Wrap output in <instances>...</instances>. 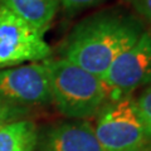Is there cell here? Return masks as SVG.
Segmentation results:
<instances>
[{"label":"cell","instance_id":"1","mask_svg":"<svg viewBox=\"0 0 151 151\" xmlns=\"http://www.w3.org/2000/svg\"><path fill=\"white\" fill-rule=\"evenodd\" d=\"M145 30L142 22L119 10H103L73 28L60 48V58L102 77L112 62Z\"/></svg>","mask_w":151,"mask_h":151},{"label":"cell","instance_id":"2","mask_svg":"<svg viewBox=\"0 0 151 151\" xmlns=\"http://www.w3.org/2000/svg\"><path fill=\"white\" fill-rule=\"evenodd\" d=\"M49 77L52 102L70 120L97 116L108 101V92L98 76L64 58L44 60Z\"/></svg>","mask_w":151,"mask_h":151},{"label":"cell","instance_id":"3","mask_svg":"<svg viewBox=\"0 0 151 151\" xmlns=\"http://www.w3.org/2000/svg\"><path fill=\"white\" fill-rule=\"evenodd\" d=\"M94 132L103 151H149L151 149V140L131 96L108 100L97 113Z\"/></svg>","mask_w":151,"mask_h":151},{"label":"cell","instance_id":"4","mask_svg":"<svg viewBox=\"0 0 151 151\" xmlns=\"http://www.w3.org/2000/svg\"><path fill=\"white\" fill-rule=\"evenodd\" d=\"M101 79L108 100H117L151 84V30L145 29L130 48L117 57Z\"/></svg>","mask_w":151,"mask_h":151},{"label":"cell","instance_id":"5","mask_svg":"<svg viewBox=\"0 0 151 151\" xmlns=\"http://www.w3.org/2000/svg\"><path fill=\"white\" fill-rule=\"evenodd\" d=\"M50 54L44 33L0 6V69L42 62Z\"/></svg>","mask_w":151,"mask_h":151},{"label":"cell","instance_id":"6","mask_svg":"<svg viewBox=\"0 0 151 151\" xmlns=\"http://www.w3.org/2000/svg\"><path fill=\"white\" fill-rule=\"evenodd\" d=\"M0 101L27 111L52 102L44 60L0 69Z\"/></svg>","mask_w":151,"mask_h":151},{"label":"cell","instance_id":"7","mask_svg":"<svg viewBox=\"0 0 151 151\" xmlns=\"http://www.w3.org/2000/svg\"><path fill=\"white\" fill-rule=\"evenodd\" d=\"M37 151H103L88 120L54 124L38 135Z\"/></svg>","mask_w":151,"mask_h":151},{"label":"cell","instance_id":"8","mask_svg":"<svg viewBox=\"0 0 151 151\" xmlns=\"http://www.w3.org/2000/svg\"><path fill=\"white\" fill-rule=\"evenodd\" d=\"M0 6L45 34L54 20L59 4L57 0H0Z\"/></svg>","mask_w":151,"mask_h":151},{"label":"cell","instance_id":"9","mask_svg":"<svg viewBox=\"0 0 151 151\" xmlns=\"http://www.w3.org/2000/svg\"><path fill=\"white\" fill-rule=\"evenodd\" d=\"M39 131L33 121L22 119L0 125V151H34Z\"/></svg>","mask_w":151,"mask_h":151},{"label":"cell","instance_id":"10","mask_svg":"<svg viewBox=\"0 0 151 151\" xmlns=\"http://www.w3.org/2000/svg\"><path fill=\"white\" fill-rule=\"evenodd\" d=\"M135 103L137 107L140 119L144 124L145 131L151 140V84L145 87L141 94L135 100Z\"/></svg>","mask_w":151,"mask_h":151},{"label":"cell","instance_id":"11","mask_svg":"<svg viewBox=\"0 0 151 151\" xmlns=\"http://www.w3.org/2000/svg\"><path fill=\"white\" fill-rule=\"evenodd\" d=\"M59 6L69 13H77L84 10V9L100 5V4L107 1V0H57Z\"/></svg>","mask_w":151,"mask_h":151},{"label":"cell","instance_id":"12","mask_svg":"<svg viewBox=\"0 0 151 151\" xmlns=\"http://www.w3.org/2000/svg\"><path fill=\"white\" fill-rule=\"evenodd\" d=\"M27 111L20 110V108L9 106L6 103L0 101V121L1 122H10L15 120H22Z\"/></svg>","mask_w":151,"mask_h":151},{"label":"cell","instance_id":"13","mask_svg":"<svg viewBox=\"0 0 151 151\" xmlns=\"http://www.w3.org/2000/svg\"><path fill=\"white\" fill-rule=\"evenodd\" d=\"M136 10V13L151 23V0H125Z\"/></svg>","mask_w":151,"mask_h":151},{"label":"cell","instance_id":"14","mask_svg":"<svg viewBox=\"0 0 151 151\" xmlns=\"http://www.w3.org/2000/svg\"><path fill=\"white\" fill-rule=\"evenodd\" d=\"M1 124H4V122H1V121H0V125H1Z\"/></svg>","mask_w":151,"mask_h":151}]
</instances>
